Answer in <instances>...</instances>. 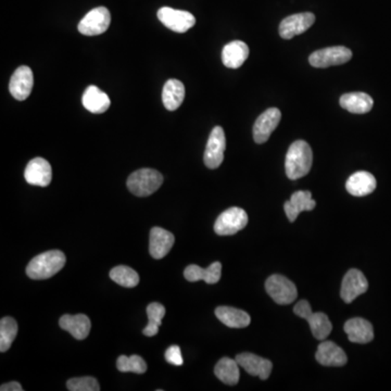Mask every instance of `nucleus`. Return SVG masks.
Listing matches in <instances>:
<instances>
[{
    "label": "nucleus",
    "instance_id": "21",
    "mask_svg": "<svg viewBox=\"0 0 391 391\" xmlns=\"http://www.w3.org/2000/svg\"><path fill=\"white\" fill-rule=\"evenodd\" d=\"M316 361L324 366H343L347 364L345 351L333 341H324L318 345Z\"/></svg>",
    "mask_w": 391,
    "mask_h": 391
},
{
    "label": "nucleus",
    "instance_id": "11",
    "mask_svg": "<svg viewBox=\"0 0 391 391\" xmlns=\"http://www.w3.org/2000/svg\"><path fill=\"white\" fill-rule=\"evenodd\" d=\"M282 112L277 108H269L263 112L254 125V140L257 144H265L280 124Z\"/></svg>",
    "mask_w": 391,
    "mask_h": 391
},
{
    "label": "nucleus",
    "instance_id": "18",
    "mask_svg": "<svg viewBox=\"0 0 391 391\" xmlns=\"http://www.w3.org/2000/svg\"><path fill=\"white\" fill-rule=\"evenodd\" d=\"M316 206L311 191H299L292 193L289 201L284 204L285 212L290 222H295L303 211H311Z\"/></svg>",
    "mask_w": 391,
    "mask_h": 391
},
{
    "label": "nucleus",
    "instance_id": "22",
    "mask_svg": "<svg viewBox=\"0 0 391 391\" xmlns=\"http://www.w3.org/2000/svg\"><path fill=\"white\" fill-rule=\"evenodd\" d=\"M249 47L242 41H234L227 44L222 51L224 66L229 69H238L249 57Z\"/></svg>",
    "mask_w": 391,
    "mask_h": 391
},
{
    "label": "nucleus",
    "instance_id": "7",
    "mask_svg": "<svg viewBox=\"0 0 391 391\" xmlns=\"http://www.w3.org/2000/svg\"><path fill=\"white\" fill-rule=\"evenodd\" d=\"M352 58V51L347 47L335 46L320 49L310 55L309 62L314 68H330V66H341L345 62L350 61Z\"/></svg>",
    "mask_w": 391,
    "mask_h": 391
},
{
    "label": "nucleus",
    "instance_id": "1",
    "mask_svg": "<svg viewBox=\"0 0 391 391\" xmlns=\"http://www.w3.org/2000/svg\"><path fill=\"white\" fill-rule=\"evenodd\" d=\"M313 153L310 145L305 140L292 142L286 155L285 170L289 180L303 178L312 168Z\"/></svg>",
    "mask_w": 391,
    "mask_h": 391
},
{
    "label": "nucleus",
    "instance_id": "2",
    "mask_svg": "<svg viewBox=\"0 0 391 391\" xmlns=\"http://www.w3.org/2000/svg\"><path fill=\"white\" fill-rule=\"evenodd\" d=\"M66 254L60 250H50L36 256L26 267V274L32 280H47L60 272L66 265Z\"/></svg>",
    "mask_w": 391,
    "mask_h": 391
},
{
    "label": "nucleus",
    "instance_id": "30",
    "mask_svg": "<svg viewBox=\"0 0 391 391\" xmlns=\"http://www.w3.org/2000/svg\"><path fill=\"white\" fill-rule=\"evenodd\" d=\"M164 315V305L159 303H150L147 307V316L149 322H148V325L142 330V334L147 337H153V336L157 335Z\"/></svg>",
    "mask_w": 391,
    "mask_h": 391
},
{
    "label": "nucleus",
    "instance_id": "12",
    "mask_svg": "<svg viewBox=\"0 0 391 391\" xmlns=\"http://www.w3.org/2000/svg\"><path fill=\"white\" fill-rule=\"evenodd\" d=\"M315 16L311 12L297 13L285 18L280 24L282 39H292L307 32L314 24Z\"/></svg>",
    "mask_w": 391,
    "mask_h": 391
},
{
    "label": "nucleus",
    "instance_id": "4",
    "mask_svg": "<svg viewBox=\"0 0 391 391\" xmlns=\"http://www.w3.org/2000/svg\"><path fill=\"white\" fill-rule=\"evenodd\" d=\"M294 312L299 318H305L309 323L313 336L318 341L327 338L333 330V325L325 313L313 312L310 303L307 300H301L294 307Z\"/></svg>",
    "mask_w": 391,
    "mask_h": 391
},
{
    "label": "nucleus",
    "instance_id": "23",
    "mask_svg": "<svg viewBox=\"0 0 391 391\" xmlns=\"http://www.w3.org/2000/svg\"><path fill=\"white\" fill-rule=\"evenodd\" d=\"M376 183L375 178L371 173L365 171L354 173L347 180L345 188L350 195L356 197H364L370 195L375 191Z\"/></svg>",
    "mask_w": 391,
    "mask_h": 391
},
{
    "label": "nucleus",
    "instance_id": "10",
    "mask_svg": "<svg viewBox=\"0 0 391 391\" xmlns=\"http://www.w3.org/2000/svg\"><path fill=\"white\" fill-rule=\"evenodd\" d=\"M227 148V138L225 133L221 126H216L209 136L206 151H204V161L207 168H219L224 160V151Z\"/></svg>",
    "mask_w": 391,
    "mask_h": 391
},
{
    "label": "nucleus",
    "instance_id": "26",
    "mask_svg": "<svg viewBox=\"0 0 391 391\" xmlns=\"http://www.w3.org/2000/svg\"><path fill=\"white\" fill-rule=\"evenodd\" d=\"M341 107L354 115H364L371 111L374 100L365 93H349L343 95L339 100Z\"/></svg>",
    "mask_w": 391,
    "mask_h": 391
},
{
    "label": "nucleus",
    "instance_id": "29",
    "mask_svg": "<svg viewBox=\"0 0 391 391\" xmlns=\"http://www.w3.org/2000/svg\"><path fill=\"white\" fill-rule=\"evenodd\" d=\"M214 374L216 377L229 386H235L239 381V364L236 360L229 358H223L218 362L214 368Z\"/></svg>",
    "mask_w": 391,
    "mask_h": 391
},
{
    "label": "nucleus",
    "instance_id": "13",
    "mask_svg": "<svg viewBox=\"0 0 391 391\" xmlns=\"http://www.w3.org/2000/svg\"><path fill=\"white\" fill-rule=\"evenodd\" d=\"M34 77L31 68L20 66L15 71L9 83L11 96L19 102L28 99L33 89Z\"/></svg>",
    "mask_w": 391,
    "mask_h": 391
},
{
    "label": "nucleus",
    "instance_id": "6",
    "mask_svg": "<svg viewBox=\"0 0 391 391\" xmlns=\"http://www.w3.org/2000/svg\"><path fill=\"white\" fill-rule=\"evenodd\" d=\"M265 289L278 305H289L298 296L296 285L283 275L269 276L265 282Z\"/></svg>",
    "mask_w": 391,
    "mask_h": 391
},
{
    "label": "nucleus",
    "instance_id": "32",
    "mask_svg": "<svg viewBox=\"0 0 391 391\" xmlns=\"http://www.w3.org/2000/svg\"><path fill=\"white\" fill-rule=\"evenodd\" d=\"M110 277L113 282L125 288H133L140 283V275L132 267L119 265L110 271Z\"/></svg>",
    "mask_w": 391,
    "mask_h": 391
},
{
    "label": "nucleus",
    "instance_id": "15",
    "mask_svg": "<svg viewBox=\"0 0 391 391\" xmlns=\"http://www.w3.org/2000/svg\"><path fill=\"white\" fill-rule=\"evenodd\" d=\"M24 178L30 185L46 187L53 180L50 163L44 158H35L26 165Z\"/></svg>",
    "mask_w": 391,
    "mask_h": 391
},
{
    "label": "nucleus",
    "instance_id": "9",
    "mask_svg": "<svg viewBox=\"0 0 391 391\" xmlns=\"http://www.w3.org/2000/svg\"><path fill=\"white\" fill-rule=\"evenodd\" d=\"M158 19L165 28L176 33H186L196 24V18L191 12L163 7L158 11Z\"/></svg>",
    "mask_w": 391,
    "mask_h": 391
},
{
    "label": "nucleus",
    "instance_id": "25",
    "mask_svg": "<svg viewBox=\"0 0 391 391\" xmlns=\"http://www.w3.org/2000/svg\"><path fill=\"white\" fill-rule=\"evenodd\" d=\"M222 265L220 262H214L207 269H202L199 265H188L184 271V276L188 282H198L204 280L207 284H216L221 278Z\"/></svg>",
    "mask_w": 391,
    "mask_h": 391
},
{
    "label": "nucleus",
    "instance_id": "16",
    "mask_svg": "<svg viewBox=\"0 0 391 391\" xmlns=\"http://www.w3.org/2000/svg\"><path fill=\"white\" fill-rule=\"evenodd\" d=\"M236 361L247 373L252 376H259L262 381L269 379L272 372V362L267 359L256 356L254 353H240L236 356Z\"/></svg>",
    "mask_w": 391,
    "mask_h": 391
},
{
    "label": "nucleus",
    "instance_id": "31",
    "mask_svg": "<svg viewBox=\"0 0 391 391\" xmlns=\"http://www.w3.org/2000/svg\"><path fill=\"white\" fill-rule=\"evenodd\" d=\"M18 335V323L10 316H6L0 321V351L6 352L10 349L13 341Z\"/></svg>",
    "mask_w": 391,
    "mask_h": 391
},
{
    "label": "nucleus",
    "instance_id": "27",
    "mask_svg": "<svg viewBox=\"0 0 391 391\" xmlns=\"http://www.w3.org/2000/svg\"><path fill=\"white\" fill-rule=\"evenodd\" d=\"M185 99V86L178 79H169L163 87L162 102L169 111H175Z\"/></svg>",
    "mask_w": 391,
    "mask_h": 391
},
{
    "label": "nucleus",
    "instance_id": "35",
    "mask_svg": "<svg viewBox=\"0 0 391 391\" xmlns=\"http://www.w3.org/2000/svg\"><path fill=\"white\" fill-rule=\"evenodd\" d=\"M164 356L166 362L173 364V365H183V356H182V352H180V348L178 345H171L170 348L165 351Z\"/></svg>",
    "mask_w": 391,
    "mask_h": 391
},
{
    "label": "nucleus",
    "instance_id": "33",
    "mask_svg": "<svg viewBox=\"0 0 391 391\" xmlns=\"http://www.w3.org/2000/svg\"><path fill=\"white\" fill-rule=\"evenodd\" d=\"M117 368L122 373H136L144 374L147 371V364L142 356H121L117 358Z\"/></svg>",
    "mask_w": 391,
    "mask_h": 391
},
{
    "label": "nucleus",
    "instance_id": "20",
    "mask_svg": "<svg viewBox=\"0 0 391 391\" xmlns=\"http://www.w3.org/2000/svg\"><path fill=\"white\" fill-rule=\"evenodd\" d=\"M343 330L351 343H368L374 339L373 325L364 318H356L347 321Z\"/></svg>",
    "mask_w": 391,
    "mask_h": 391
},
{
    "label": "nucleus",
    "instance_id": "5",
    "mask_svg": "<svg viewBox=\"0 0 391 391\" xmlns=\"http://www.w3.org/2000/svg\"><path fill=\"white\" fill-rule=\"evenodd\" d=\"M247 224L248 216L244 209L233 207L220 214L214 224V231L220 236H229L244 229Z\"/></svg>",
    "mask_w": 391,
    "mask_h": 391
},
{
    "label": "nucleus",
    "instance_id": "3",
    "mask_svg": "<svg viewBox=\"0 0 391 391\" xmlns=\"http://www.w3.org/2000/svg\"><path fill=\"white\" fill-rule=\"evenodd\" d=\"M163 176L153 169H140L132 173L127 178V188L133 195L137 197H148L161 187Z\"/></svg>",
    "mask_w": 391,
    "mask_h": 391
},
{
    "label": "nucleus",
    "instance_id": "17",
    "mask_svg": "<svg viewBox=\"0 0 391 391\" xmlns=\"http://www.w3.org/2000/svg\"><path fill=\"white\" fill-rule=\"evenodd\" d=\"M175 237L161 227H153L150 231L149 252L153 259H163L171 251Z\"/></svg>",
    "mask_w": 391,
    "mask_h": 391
},
{
    "label": "nucleus",
    "instance_id": "34",
    "mask_svg": "<svg viewBox=\"0 0 391 391\" xmlns=\"http://www.w3.org/2000/svg\"><path fill=\"white\" fill-rule=\"evenodd\" d=\"M66 387L70 391H99L100 386L94 377H77L71 379L66 383Z\"/></svg>",
    "mask_w": 391,
    "mask_h": 391
},
{
    "label": "nucleus",
    "instance_id": "19",
    "mask_svg": "<svg viewBox=\"0 0 391 391\" xmlns=\"http://www.w3.org/2000/svg\"><path fill=\"white\" fill-rule=\"evenodd\" d=\"M59 325L62 330L69 332L77 341H84L92 328L90 320L85 314L64 315L59 321Z\"/></svg>",
    "mask_w": 391,
    "mask_h": 391
},
{
    "label": "nucleus",
    "instance_id": "8",
    "mask_svg": "<svg viewBox=\"0 0 391 391\" xmlns=\"http://www.w3.org/2000/svg\"><path fill=\"white\" fill-rule=\"evenodd\" d=\"M111 23V15L106 7H98L89 11L79 23V32L85 36L104 34Z\"/></svg>",
    "mask_w": 391,
    "mask_h": 391
},
{
    "label": "nucleus",
    "instance_id": "28",
    "mask_svg": "<svg viewBox=\"0 0 391 391\" xmlns=\"http://www.w3.org/2000/svg\"><path fill=\"white\" fill-rule=\"evenodd\" d=\"M216 318H219L227 327L245 328L249 326L250 323H251L250 315L245 311L236 309V307H216Z\"/></svg>",
    "mask_w": 391,
    "mask_h": 391
},
{
    "label": "nucleus",
    "instance_id": "24",
    "mask_svg": "<svg viewBox=\"0 0 391 391\" xmlns=\"http://www.w3.org/2000/svg\"><path fill=\"white\" fill-rule=\"evenodd\" d=\"M82 104L89 112L95 115H102L109 109L111 100L106 93L102 92V89L95 85H90L87 87L82 97Z\"/></svg>",
    "mask_w": 391,
    "mask_h": 391
},
{
    "label": "nucleus",
    "instance_id": "14",
    "mask_svg": "<svg viewBox=\"0 0 391 391\" xmlns=\"http://www.w3.org/2000/svg\"><path fill=\"white\" fill-rule=\"evenodd\" d=\"M368 288V282L363 273L352 269L343 277L341 296L345 303H351L356 297L365 294Z\"/></svg>",
    "mask_w": 391,
    "mask_h": 391
},
{
    "label": "nucleus",
    "instance_id": "36",
    "mask_svg": "<svg viewBox=\"0 0 391 391\" xmlns=\"http://www.w3.org/2000/svg\"><path fill=\"white\" fill-rule=\"evenodd\" d=\"M1 391H23V388L21 386L18 381H10V383H3L0 387Z\"/></svg>",
    "mask_w": 391,
    "mask_h": 391
}]
</instances>
